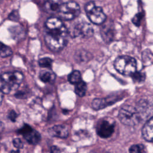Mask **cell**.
<instances>
[{"label":"cell","instance_id":"obj_1","mask_svg":"<svg viewBox=\"0 0 153 153\" xmlns=\"http://www.w3.org/2000/svg\"><path fill=\"white\" fill-rule=\"evenodd\" d=\"M44 39L48 48L52 51L61 50L66 44L68 30L59 18H48L45 23Z\"/></svg>","mask_w":153,"mask_h":153},{"label":"cell","instance_id":"obj_2","mask_svg":"<svg viewBox=\"0 0 153 153\" xmlns=\"http://www.w3.org/2000/svg\"><path fill=\"white\" fill-rule=\"evenodd\" d=\"M118 118L124 125L133 126L139 123L142 120L136 107L131 105H124L119 111Z\"/></svg>","mask_w":153,"mask_h":153},{"label":"cell","instance_id":"obj_3","mask_svg":"<svg viewBox=\"0 0 153 153\" xmlns=\"http://www.w3.org/2000/svg\"><path fill=\"white\" fill-rule=\"evenodd\" d=\"M115 69L124 75H131L136 71L137 62L135 59L129 56L118 57L114 62Z\"/></svg>","mask_w":153,"mask_h":153},{"label":"cell","instance_id":"obj_4","mask_svg":"<svg viewBox=\"0 0 153 153\" xmlns=\"http://www.w3.org/2000/svg\"><path fill=\"white\" fill-rule=\"evenodd\" d=\"M86 14L93 23L101 25L106 20V15L100 7L97 6L93 1L88 2L85 7Z\"/></svg>","mask_w":153,"mask_h":153},{"label":"cell","instance_id":"obj_5","mask_svg":"<svg viewBox=\"0 0 153 153\" xmlns=\"http://www.w3.org/2000/svg\"><path fill=\"white\" fill-rule=\"evenodd\" d=\"M58 13L60 19L71 20L77 17L80 14V7L75 2H68L61 4Z\"/></svg>","mask_w":153,"mask_h":153},{"label":"cell","instance_id":"obj_6","mask_svg":"<svg viewBox=\"0 0 153 153\" xmlns=\"http://www.w3.org/2000/svg\"><path fill=\"white\" fill-rule=\"evenodd\" d=\"M115 122L111 118L100 119L96 126L97 134L102 138L109 137L114 132Z\"/></svg>","mask_w":153,"mask_h":153},{"label":"cell","instance_id":"obj_7","mask_svg":"<svg viewBox=\"0 0 153 153\" xmlns=\"http://www.w3.org/2000/svg\"><path fill=\"white\" fill-rule=\"evenodd\" d=\"M0 78L8 84L12 90H14L17 88L22 82L24 76L19 71H13L2 73L0 75Z\"/></svg>","mask_w":153,"mask_h":153},{"label":"cell","instance_id":"obj_8","mask_svg":"<svg viewBox=\"0 0 153 153\" xmlns=\"http://www.w3.org/2000/svg\"><path fill=\"white\" fill-rule=\"evenodd\" d=\"M18 132L22 134L30 144L36 145L41 140V135L39 132L27 124H25L19 130Z\"/></svg>","mask_w":153,"mask_h":153},{"label":"cell","instance_id":"obj_9","mask_svg":"<svg viewBox=\"0 0 153 153\" xmlns=\"http://www.w3.org/2000/svg\"><path fill=\"white\" fill-rule=\"evenodd\" d=\"M93 29L91 25L85 22L77 23L74 27L71 35L74 37L81 36L83 38L90 37L93 34Z\"/></svg>","mask_w":153,"mask_h":153},{"label":"cell","instance_id":"obj_10","mask_svg":"<svg viewBox=\"0 0 153 153\" xmlns=\"http://www.w3.org/2000/svg\"><path fill=\"white\" fill-rule=\"evenodd\" d=\"M119 100L120 97L117 96H111L106 98H97L92 101L91 106L94 109L99 110L114 104Z\"/></svg>","mask_w":153,"mask_h":153},{"label":"cell","instance_id":"obj_11","mask_svg":"<svg viewBox=\"0 0 153 153\" xmlns=\"http://www.w3.org/2000/svg\"><path fill=\"white\" fill-rule=\"evenodd\" d=\"M48 133L53 137L65 139L69 136V130L65 126L57 125L50 128L48 130Z\"/></svg>","mask_w":153,"mask_h":153},{"label":"cell","instance_id":"obj_12","mask_svg":"<svg viewBox=\"0 0 153 153\" xmlns=\"http://www.w3.org/2000/svg\"><path fill=\"white\" fill-rule=\"evenodd\" d=\"M140 114L142 120L146 118L152 114V106L145 100H140L136 107Z\"/></svg>","mask_w":153,"mask_h":153},{"label":"cell","instance_id":"obj_13","mask_svg":"<svg viewBox=\"0 0 153 153\" xmlns=\"http://www.w3.org/2000/svg\"><path fill=\"white\" fill-rule=\"evenodd\" d=\"M142 134L143 137L148 142L152 141V135H153V120L152 117H151L144 124Z\"/></svg>","mask_w":153,"mask_h":153},{"label":"cell","instance_id":"obj_14","mask_svg":"<svg viewBox=\"0 0 153 153\" xmlns=\"http://www.w3.org/2000/svg\"><path fill=\"white\" fill-rule=\"evenodd\" d=\"M62 4L61 0H45L44 8L47 13H58Z\"/></svg>","mask_w":153,"mask_h":153},{"label":"cell","instance_id":"obj_15","mask_svg":"<svg viewBox=\"0 0 153 153\" xmlns=\"http://www.w3.org/2000/svg\"><path fill=\"white\" fill-rule=\"evenodd\" d=\"M101 35L105 41H112L114 38V29L110 25H105L101 29Z\"/></svg>","mask_w":153,"mask_h":153},{"label":"cell","instance_id":"obj_16","mask_svg":"<svg viewBox=\"0 0 153 153\" xmlns=\"http://www.w3.org/2000/svg\"><path fill=\"white\" fill-rule=\"evenodd\" d=\"M91 54L85 50H79L76 51L74 56L75 60L79 63L87 62L91 59Z\"/></svg>","mask_w":153,"mask_h":153},{"label":"cell","instance_id":"obj_17","mask_svg":"<svg viewBox=\"0 0 153 153\" xmlns=\"http://www.w3.org/2000/svg\"><path fill=\"white\" fill-rule=\"evenodd\" d=\"M55 74L50 71H44L39 74L40 79L45 83L52 82L55 79Z\"/></svg>","mask_w":153,"mask_h":153},{"label":"cell","instance_id":"obj_18","mask_svg":"<svg viewBox=\"0 0 153 153\" xmlns=\"http://www.w3.org/2000/svg\"><path fill=\"white\" fill-rule=\"evenodd\" d=\"M86 91H87V84L84 81L81 80L79 82H78L75 84V92L78 96L80 97L84 96L85 94Z\"/></svg>","mask_w":153,"mask_h":153},{"label":"cell","instance_id":"obj_19","mask_svg":"<svg viewBox=\"0 0 153 153\" xmlns=\"http://www.w3.org/2000/svg\"><path fill=\"white\" fill-rule=\"evenodd\" d=\"M81 80V73L78 71H74L68 75V81L71 84H76Z\"/></svg>","mask_w":153,"mask_h":153},{"label":"cell","instance_id":"obj_20","mask_svg":"<svg viewBox=\"0 0 153 153\" xmlns=\"http://www.w3.org/2000/svg\"><path fill=\"white\" fill-rule=\"evenodd\" d=\"M13 53L11 48L4 44L3 43L0 42V57H7L8 56H10Z\"/></svg>","mask_w":153,"mask_h":153},{"label":"cell","instance_id":"obj_21","mask_svg":"<svg viewBox=\"0 0 153 153\" xmlns=\"http://www.w3.org/2000/svg\"><path fill=\"white\" fill-rule=\"evenodd\" d=\"M142 62L145 65H149L152 63V52L149 50H145L142 53Z\"/></svg>","mask_w":153,"mask_h":153},{"label":"cell","instance_id":"obj_22","mask_svg":"<svg viewBox=\"0 0 153 153\" xmlns=\"http://www.w3.org/2000/svg\"><path fill=\"white\" fill-rule=\"evenodd\" d=\"M10 32H11L12 35L15 39L21 38L22 36H24V30L22 27L19 26H16L13 27L12 30Z\"/></svg>","mask_w":153,"mask_h":153},{"label":"cell","instance_id":"obj_23","mask_svg":"<svg viewBox=\"0 0 153 153\" xmlns=\"http://www.w3.org/2000/svg\"><path fill=\"white\" fill-rule=\"evenodd\" d=\"M39 65L44 68H51L52 66L53 60L49 57H44L40 59L38 61Z\"/></svg>","mask_w":153,"mask_h":153},{"label":"cell","instance_id":"obj_24","mask_svg":"<svg viewBox=\"0 0 153 153\" xmlns=\"http://www.w3.org/2000/svg\"><path fill=\"white\" fill-rule=\"evenodd\" d=\"M131 78L134 81L137 82H140L145 80V74L144 72L135 71L131 75Z\"/></svg>","mask_w":153,"mask_h":153},{"label":"cell","instance_id":"obj_25","mask_svg":"<svg viewBox=\"0 0 153 153\" xmlns=\"http://www.w3.org/2000/svg\"><path fill=\"white\" fill-rule=\"evenodd\" d=\"M11 90V87L0 78V91L3 94H8Z\"/></svg>","mask_w":153,"mask_h":153},{"label":"cell","instance_id":"obj_26","mask_svg":"<svg viewBox=\"0 0 153 153\" xmlns=\"http://www.w3.org/2000/svg\"><path fill=\"white\" fill-rule=\"evenodd\" d=\"M144 146L142 145H133L129 148L130 153H142L143 151Z\"/></svg>","mask_w":153,"mask_h":153},{"label":"cell","instance_id":"obj_27","mask_svg":"<svg viewBox=\"0 0 153 153\" xmlns=\"http://www.w3.org/2000/svg\"><path fill=\"white\" fill-rule=\"evenodd\" d=\"M13 143L14 146L17 149H22L23 147V143L19 138L14 139L13 140Z\"/></svg>","mask_w":153,"mask_h":153},{"label":"cell","instance_id":"obj_28","mask_svg":"<svg viewBox=\"0 0 153 153\" xmlns=\"http://www.w3.org/2000/svg\"><path fill=\"white\" fill-rule=\"evenodd\" d=\"M142 17H143V13H138L134 17L133 19V23L135 24L136 26H139L140 25V22Z\"/></svg>","mask_w":153,"mask_h":153},{"label":"cell","instance_id":"obj_29","mask_svg":"<svg viewBox=\"0 0 153 153\" xmlns=\"http://www.w3.org/2000/svg\"><path fill=\"white\" fill-rule=\"evenodd\" d=\"M9 18L12 20H17L19 18V16L18 14L17 11H13L11 13V14L9 16Z\"/></svg>","mask_w":153,"mask_h":153},{"label":"cell","instance_id":"obj_30","mask_svg":"<svg viewBox=\"0 0 153 153\" xmlns=\"http://www.w3.org/2000/svg\"><path fill=\"white\" fill-rule=\"evenodd\" d=\"M17 113L14 111H11L9 113V115H8V117L12 121H16V119L17 118Z\"/></svg>","mask_w":153,"mask_h":153},{"label":"cell","instance_id":"obj_31","mask_svg":"<svg viewBox=\"0 0 153 153\" xmlns=\"http://www.w3.org/2000/svg\"><path fill=\"white\" fill-rule=\"evenodd\" d=\"M61 151L59 148L56 146H53L50 149V153H60Z\"/></svg>","mask_w":153,"mask_h":153},{"label":"cell","instance_id":"obj_32","mask_svg":"<svg viewBox=\"0 0 153 153\" xmlns=\"http://www.w3.org/2000/svg\"><path fill=\"white\" fill-rule=\"evenodd\" d=\"M2 94H3V93L0 91V105H1V104L2 103V99H3V95Z\"/></svg>","mask_w":153,"mask_h":153},{"label":"cell","instance_id":"obj_33","mask_svg":"<svg viewBox=\"0 0 153 153\" xmlns=\"http://www.w3.org/2000/svg\"><path fill=\"white\" fill-rule=\"evenodd\" d=\"M10 153H20L19 150H12Z\"/></svg>","mask_w":153,"mask_h":153},{"label":"cell","instance_id":"obj_34","mask_svg":"<svg viewBox=\"0 0 153 153\" xmlns=\"http://www.w3.org/2000/svg\"><path fill=\"white\" fill-rule=\"evenodd\" d=\"M90 153H109V152H97V151H91L90 152Z\"/></svg>","mask_w":153,"mask_h":153},{"label":"cell","instance_id":"obj_35","mask_svg":"<svg viewBox=\"0 0 153 153\" xmlns=\"http://www.w3.org/2000/svg\"><path fill=\"white\" fill-rule=\"evenodd\" d=\"M3 127H2V124L0 123V131H1L2 130Z\"/></svg>","mask_w":153,"mask_h":153},{"label":"cell","instance_id":"obj_36","mask_svg":"<svg viewBox=\"0 0 153 153\" xmlns=\"http://www.w3.org/2000/svg\"><path fill=\"white\" fill-rule=\"evenodd\" d=\"M1 0H0V2H1Z\"/></svg>","mask_w":153,"mask_h":153}]
</instances>
